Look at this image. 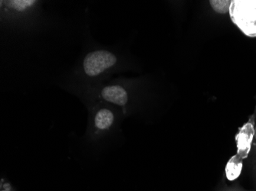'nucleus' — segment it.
Returning <instances> with one entry per match:
<instances>
[{"instance_id": "f257e3e1", "label": "nucleus", "mask_w": 256, "mask_h": 191, "mask_svg": "<svg viewBox=\"0 0 256 191\" xmlns=\"http://www.w3.org/2000/svg\"><path fill=\"white\" fill-rule=\"evenodd\" d=\"M231 18L248 36H256V0L232 1Z\"/></svg>"}, {"instance_id": "f03ea898", "label": "nucleus", "mask_w": 256, "mask_h": 191, "mask_svg": "<svg viewBox=\"0 0 256 191\" xmlns=\"http://www.w3.org/2000/svg\"><path fill=\"white\" fill-rule=\"evenodd\" d=\"M254 130L251 123L245 125L242 128L240 133L237 135V148L238 154L242 159L247 157L250 149H251L252 142L254 136Z\"/></svg>"}, {"instance_id": "7ed1b4c3", "label": "nucleus", "mask_w": 256, "mask_h": 191, "mask_svg": "<svg viewBox=\"0 0 256 191\" xmlns=\"http://www.w3.org/2000/svg\"><path fill=\"white\" fill-rule=\"evenodd\" d=\"M242 169V163L237 156H234L230 159L226 168V174L228 180L235 181L240 177Z\"/></svg>"}, {"instance_id": "20e7f679", "label": "nucleus", "mask_w": 256, "mask_h": 191, "mask_svg": "<svg viewBox=\"0 0 256 191\" xmlns=\"http://www.w3.org/2000/svg\"><path fill=\"white\" fill-rule=\"evenodd\" d=\"M212 8L218 13L226 14L230 11L232 1L230 0H211Z\"/></svg>"}, {"instance_id": "39448f33", "label": "nucleus", "mask_w": 256, "mask_h": 191, "mask_svg": "<svg viewBox=\"0 0 256 191\" xmlns=\"http://www.w3.org/2000/svg\"><path fill=\"white\" fill-rule=\"evenodd\" d=\"M1 191H12L11 190L8 189V188H5L4 190H2Z\"/></svg>"}, {"instance_id": "423d86ee", "label": "nucleus", "mask_w": 256, "mask_h": 191, "mask_svg": "<svg viewBox=\"0 0 256 191\" xmlns=\"http://www.w3.org/2000/svg\"><path fill=\"white\" fill-rule=\"evenodd\" d=\"M254 136H256V130H254Z\"/></svg>"}]
</instances>
